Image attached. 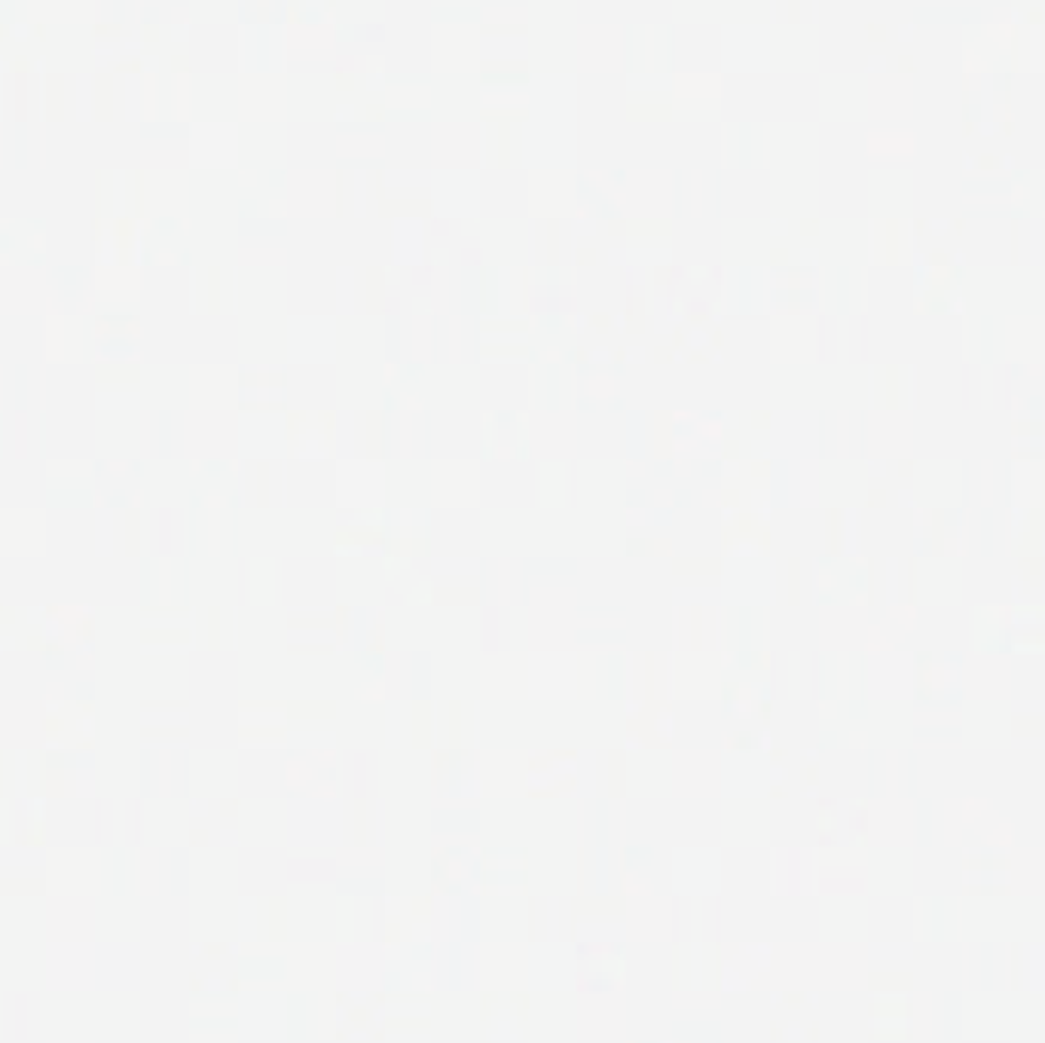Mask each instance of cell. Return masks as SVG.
Here are the masks:
<instances>
[{
    "instance_id": "277c9868",
    "label": "cell",
    "mask_w": 1045,
    "mask_h": 1043,
    "mask_svg": "<svg viewBox=\"0 0 1045 1043\" xmlns=\"http://www.w3.org/2000/svg\"><path fill=\"white\" fill-rule=\"evenodd\" d=\"M1012 209L1024 221L1043 218L1045 221V172H1024L1012 181Z\"/></svg>"
},
{
    "instance_id": "6da1fadb",
    "label": "cell",
    "mask_w": 1045,
    "mask_h": 1043,
    "mask_svg": "<svg viewBox=\"0 0 1045 1043\" xmlns=\"http://www.w3.org/2000/svg\"><path fill=\"white\" fill-rule=\"evenodd\" d=\"M915 487L920 502H926L930 508H948L950 502L942 487H950L954 493L963 496V465H960V462H948L945 477H935L933 462H923L915 474Z\"/></svg>"
},
{
    "instance_id": "7a4b0ae2",
    "label": "cell",
    "mask_w": 1045,
    "mask_h": 1043,
    "mask_svg": "<svg viewBox=\"0 0 1045 1043\" xmlns=\"http://www.w3.org/2000/svg\"><path fill=\"white\" fill-rule=\"evenodd\" d=\"M1009 548L1015 555L1024 557H1045V508L1033 511V508H1015L1012 511V526H1009Z\"/></svg>"
},
{
    "instance_id": "3957f363",
    "label": "cell",
    "mask_w": 1045,
    "mask_h": 1043,
    "mask_svg": "<svg viewBox=\"0 0 1045 1043\" xmlns=\"http://www.w3.org/2000/svg\"><path fill=\"white\" fill-rule=\"evenodd\" d=\"M963 337H966V361H975V364H997V361H1003L991 349V340H1003V325L999 322H994L991 315H969V322H966V331H963Z\"/></svg>"
},
{
    "instance_id": "5b68a950",
    "label": "cell",
    "mask_w": 1045,
    "mask_h": 1043,
    "mask_svg": "<svg viewBox=\"0 0 1045 1043\" xmlns=\"http://www.w3.org/2000/svg\"><path fill=\"white\" fill-rule=\"evenodd\" d=\"M981 392H984L981 405H984V408H991V405H994V374H991V368H984V383H981Z\"/></svg>"
}]
</instances>
